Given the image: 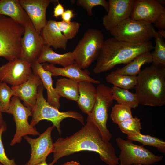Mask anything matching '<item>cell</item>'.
Here are the masks:
<instances>
[{
    "label": "cell",
    "instance_id": "obj_40",
    "mask_svg": "<svg viewBox=\"0 0 165 165\" xmlns=\"http://www.w3.org/2000/svg\"><path fill=\"white\" fill-rule=\"evenodd\" d=\"M62 165H81V164L78 162L72 161L70 162H66Z\"/></svg>",
    "mask_w": 165,
    "mask_h": 165
},
{
    "label": "cell",
    "instance_id": "obj_36",
    "mask_svg": "<svg viewBox=\"0 0 165 165\" xmlns=\"http://www.w3.org/2000/svg\"><path fill=\"white\" fill-rule=\"evenodd\" d=\"M155 26L159 29H165V10L158 17L154 23Z\"/></svg>",
    "mask_w": 165,
    "mask_h": 165
},
{
    "label": "cell",
    "instance_id": "obj_44",
    "mask_svg": "<svg viewBox=\"0 0 165 165\" xmlns=\"http://www.w3.org/2000/svg\"><path fill=\"white\" fill-rule=\"evenodd\" d=\"M2 127L7 129V125H4L0 123V130Z\"/></svg>",
    "mask_w": 165,
    "mask_h": 165
},
{
    "label": "cell",
    "instance_id": "obj_19",
    "mask_svg": "<svg viewBox=\"0 0 165 165\" xmlns=\"http://www.w3.org/2000/svg\"><path fill=\"white\" fill-rule=\"evenodd\" d=\"M40 35L44 45L55 49H66L68 40L60 31L57 21L52 19L47 21Z\"/></svg>",
    "mask_w": 165,
    "mask_h": 165
},
{
    "label": "cell",
    "instance_id": "obj_32",
    "mask_svg": "<svg viewBox=\"0 0 165 165\" xmlns=\"http://www.w3.org/2000/svg\"><path fill=\"white\" fill-rule=\"evenodd\" d=\"M58 26L63 35L68 40L75 37L81 26L80 23L76 21L66 22L57 21Z\"/></svg>",
    "mask_w": 165,
    "mask_h": 165
},
{
    "label": "cell",
    "instance_id": "obj_25",
    "mask_svg": "<svg viewBox=\"0 0 165 165\" xmlns=\"http://www.w3.org/2000/svg\"><path fill=\"white\" fill-rule=\"evenodd\" d=\"M78 83L70 79L61 78L57 79L55 88L61 97L77 102L79 96Z\"/></svg>",
    "mask_w": 165,
    "mask_h": 165
},
{
    "label": "cell",
    "instance_id": "obj_13",
    "mask_svg": "<svg viewBox=\"0 0 165 165\" xmlns=\"http://www.w3.org/2000/svg\"><path fill=\"white\" fill-rule=\"evenodd\" d=\"M55 127L53 125L49 127L36 138H31L28 135L24 137L31 148L30 157L27 163L33 165L45 161L48 155L53 152L54 143L51 133Z\"/></svg>",
    "mask_w": 165,
    "mask_h": 165
},
{
    "label": "cell",
    "instance_id": "obj_16",
    "mask_svg": "<svg viewBox=\"0 0 165 165\" xmlns=\"http://www.w3.org/2000/svg\"><path fill=\"white\" fill-rule=\"evenodd\" d=\"M165 10L163 5L157 0H136L130 18L133 20L154 24Z\"/></svg>",
    "mask_w": 165,
    "mask_h": 165
},
{
    "label": "cell",
    "instance_id": "obj_26",
    "mask_svg": "<svg viewBox=\"0 0 165 165\" xmlns=\"http://www.w3.org/2000/svg\"><path fill=\"white\" fill-rule=\"evenodd\" d=\"M111 89L113 99L116 100L117 104L125 105L131 108L135 109L138 106V100L135 93L114 86Z\"/></svg>",
    "mask_w": 165,
    "mask_h": 165
},
{
    "label": "cell",
    "instance_id": "obj_6",
    "mask_svg": "<svg viewBox=\"0 0 165 165\" xmlns=\"http://www.w3.org/2000/svg\"><path fill=\"white\" fill-rule=\"evenodd\" d=\"M104 41L100 30H87L72 52L75 63L82 69L87 68L97 59Z\"/></svg>",
    "mask_w": 165,
    "mask_h": 165
},
{
    "label": "cell",
    "instance_id": "obj_31",
    "mask_svg": "<svg viewBox=\"0 0 165 165\" xmlns=\"http://www.w3.org/2000/svg\"><path fill=\"white\" fill-rule=\"evenodd\" d=\"M118 125L121 131L127 135L141 133L140 119L136 117L128 119Z\"/></svg>",
    "mask_w": 165,
    "mask_h": 165
},
{
    "label": "cell",
    "instance_id": "obj_39",
    "mask_svg": "<svg viewBox=\"0 0 165 165\" xmlns=\"http://www.w3.org/2000/svg\"><path fill=\"white\" fill-rule=\"evenodd\" d=\"M2 111L0 105V123L4 125H7L6 122L4 120L2 115Z\"/></svg>",
    "mask_w": 165,
    "mask_h": 165
},
{
    "label": "cell",
    "instance_id": "obj_7",
    "mask_svg": "<svg viewBox=\"0 0 165 165\" xmlns=\"http://www.w3.org/2000/svg\"><path fill=\"white\" fill-rule=\"evenodd\" d=\"M96 96L91 113L88 115L86 120L97 127L103 139L109 142L112 135L107 127L108 111L113 102L111 88L103 84H99L96 87Z\"/></svg>",
    "mask_w": 165,
    "mask_h": 165
},
{
    "label": "cell",
    "instance_id": "obj_10",
    "mask_svg": "<svg viewBox=\"0 0 165 165\" xmlns=\"http://www.w3.org/2000/svg\"><path fill=\"white\" fill-rule=\"evenodd\" d=\"M6 113L13 115L16 127L15 133L10 144L11 146L20 142L22 138L26 136L40 134L28 122L29 117L32 116V110L22 104L18 97L14 96L12 97Z\"/></svg>",
    "mask_w": 165,
    "mask_h": 165
},
{
    "label": "cell",
    "instance_id": "obj_21",
    "mask_svg": "<svg viewBox=\"0 0 165 165\" xmlns=\"http://www.w3.org/2000/svg\"><path fill=\"white\" fill-rule=\"evenodd\" d=\"M78 84L79 96L77 102L80 110L88 115L91 113L95 102L96 88L88 82H80Z\"/></svg>",
    "mask_w": 165,
    "mask_h": 165
},
{
    "label": "cell",
    "instance_id": "obj_20",
    "mask_svg": "<svg viewBox=\"0 0 165 165\" xmlns=\"http://www.w3.org/2000/svg\"><path fill=\"white\" fill-rule=\"evenodd\" d=\"M33 73L38 75L41 79L43 87L46 90L47 102L51 105L59 109L61 106L60 99L61 97L53 86L51 73L45 70L42 64L37 61L31 64Z\"/></svg>",
    "mask_w": 165,
    "mask_h": 165
},
{
    "label": "cell",
    "instance_id": "obj_2",
    "mask_svg": "<svg viewBox=\"0 0 165 165\" xmlns=\"http://www.w3.org/2000/svg\"><path fill=\"white\" fill-rule=\"evenodd\" d=\"M154 48L150 41L139 44H133L114 37L104 40L94 72L99 74L113 68L119 64L127 65L142 53L150 52Z\"/></svg>",
    "mask_w": 165,
    "mask_h": 165
},
{
    "label": "cell",
    "instance_id": "obj_38",
    "mask_svg": "<svg viewBox=\"0 0 165 165\" xmlns=\"http://www.w3.org/2000/svg\"><path fill=\"white\" fill-rule=\"evenodd\" d=\"M64 11L63 6L58 2V4L54 8L53 16L56 18H58L60 16H61Z\"/></svg>",
    "mask_w": 165,
    "mask_h": 165
},
{
    "label": "cell",
    "instance_id": "obj_23",
    "mask_svg": "<svg viewBox=\"0 0 165 165\" xmlns=\"http://www.w3.org/2000/svg\"><path fill=\"white\" fill-rule=\"evenodd\" d=\"M37 61L39 63L49 62L54 65L58 64L63 67L75 62L72 52L60 54L54 52L50 47L44 45Z\"/></svg>",
    "mask_w": 165,
    "mask_h": 165
},
{
    "label": "cell",
    "instance_id": "obj_4",
    "mask_svg": "<svg viewBox=\"0 0 165 165\" xmlns=\"http://www.w3.org/2000/svg\"><path fill=\"white\" fill-rule=\"evenodd\" d=\"M24 29V26L11 18L0 15V57L9 61L20 58Z\"/></svg>",
    "mask_w": 165,
    "mask_h": 165
},
{
    "label": "cell",
    "instance_id": "obj_35",
    "mask_svg": "<svg viewBox=\"0 0 165 165\" xmlns=\"http://www.w3.org/2000/svg\"><path fill=\"white\" fill-rule=\"evenodd\" d=\"M7 129L2 127L0 130V163L3 165H17L14 159H10L6 155L2 141V135Z\"/></svg>",
    "mask_w": 165,
    "mask_h": 165
},
{
    "label": "cell",
    "instance_id": "obj_43",
    "mask_svg": "<svg viewBox=\"0 0 165 165\" xmlns=\"http://www.w3.org/2000/svg\"><path fill=\"white\" fill-rule=\"evenodd\" d=\"M157 1L160 4H161V5H164L165 1V0H157Z\"/></svg>",
    "mask_w": 165,
    "mask_h": 165
},
{
    "label": "cell",
    "instance_id": "obj_3",
    "mask_svg": "<svg viewBox=\"0 0 165 165\" xmlns=\"http://www.w3.org/2000/svg\"><path fill=\"white\" fill-rule=\"evenodd\" d=\"M134 87L139 105L161 106L165 105V66L153 64L141 70Z\"/></svg>",
    "mask_w": 165,
    "mask_h": 165
},
{
    "label": "cell",
    "instance_id": "obj_14",
    "mask_svg": "<svg viewBox=\"0 0 165 165\" xmlns=\"http://www.w3.org/2000/svg\"><path fill=\"white\" fill-rule=\"evenodd\" d=\"M107 14L102 18V24L111 31L119 23L130 17L135 0H109Z\"/></svg>",
    "mask_w": 165,
    "mask_h": 165
},
{
    "label": "cell",
    "instance_id": "obj_5",
    "mask_svg": "<svg viewBox=\"0 0 165 165\" xmlns=\"http://www.w3.org/2000/svg\"><path fill=\"white\" fill-rule=\"evenodd\" d=\"M43 90L42 85L38 87L36 102L32 109V118L30 123L31 126L35 127L42 120L50 121L57 128L61 135V123L65 119L73 118L84 125V117L78 112L74 111L61 112L51 105L45 99Z\"/></svg>",
    "mask_w": 165,
    "mask_h": 165
},
{
    "label": "cell",
    "instance_id": "obj_33",
    "mask_svg": "<svg viewBox=\"0 0 165 165\" xmlns=\"http://www.w3.org/2000/svg\"><path fill=\"white\" fill-rule=\"evenodd\" d=\"M15 95V91L4 82H0V105L2 112L6 113L11 97Z\"/></svg>",
    "mask_w": 165,
    "mask_h": 165
},
{
    "label": "cell",
    "instance_id": "obj_41",
    "mask_svg": "<svg viewBox=\"0 0 165 165\" xmlns=\"http://www.w3.org/2000/svg\"><path fill=\"white\" fill-rule=\"evenodd\" d=\"M157 32L163 38H165V31L163 29H158Z\"/></svg>",
    "mask_w": 165,
    "mask_h": 165
},
{
    "label": "cell",
    "instance_id": "obj_37",
    "mask_svg": "<svg viewBox=\"0 0 165 165\" xmlns=\"http://www.w3.org/2000/svg\"><path fill=\"white\" fill-rule=\"evenodd\" d=\"M75 14L73 10L68 9L64 11L61 16L62 21L66 22H71L72 18L75 16Z\"/></svg>",
    "mask_w": 165,
    "mask_h": 165
},
{
    "label": "cell",
    "instance_id": "obj_11",
    "mask_svg": "<svg viewBox=\"0 0 165 165\" xmlns=\"http://www.w3.org/2000/svg\"><path fill=\"white\" fill-rule=\"evenodd\" d=\"M33 73L30 63L18 58L0 67V82L17 86L26 81Z\"/></svg>",
    "mask_w": 165,
    "mask_h": 165
},
{
    "label": "cell",
    "instance_id": "obj_22",
    "mask_svg": "<svg viewBox=\"0 0 165 165\" xmlns=\"http://www.w3.org/2000/svg\"><path fill=\"white\" fill-rule=\"evenodd\" d=\"M0 15L10 17L24 26L30 20L19 0H0Z\"/></svg>",
    "mask_w": 165,
    "mask_h": 165
},
{
    "label": "cell",
    "instance_id": "obj_24",
    "mask_svg": "<svg viewBox=\"0 0 165 165\" xmlns=\"http://www.w3.org/2000/svg\"><path fill=\"white\" fill-rule=\"evenodd\" d=\"M152 62L151 53L146 52L138 55L124 66L118 68L115 71L121 74L137 76L144 64Z\"/></svg>",
    "mask_w": 165,
    "mask_h": 165
},
{
    "label": "cell",
    "instance_id": "obj_9",
    "mask_svg": "<svg viewBox=\"0 0 165 165\" xmlns=\"http://www.w3.org/2000/svg\"><path fill=\"white\" fill-rule=\"evenodd\" d=\"M116 141L121 150L118 158L122 165H151L163 158V156L156 155L143 145H135L129 140L118 137Z\"/></svg>",
    "mask_w": 165,
    "mask_h": 165
},
{
    "label": "cell",
    "instance_id": "obj_45",
    "mask_svg": "<svg viewBox=\"0 0 165 165\" xmlns=\"http://www.w3.org/2000/svg\"><path fill=\"white\" fill-rule=\"evenodd\" d=\"M122 165L120 164H119L118 165ZM141 165V164H136V165Z\"/></svg>",
    "mask_w": 165,
    "mask_h": 165
},
{
    "label": "cell",
    "instance_id": "obj_12",
    "mask_svg": "<svg viewBox=\"0 0 165 165\" xmlns=\"http://www.w3.org/2000/svg\"><path fill=\"white\" fill-rule=\"evenodd\" d=\"M21 40L20 58L30 64L37 61L44 45L40 35L35 29L30 20L24 25Z\"/></svg>",
    "mask_w": 165,
    "mask_h": 165
},
{
    "label": "cell",
    "instance_id": "obj_17",
    "mask_svg": "<svg viewBox=\"0 0 165 165\" xmlns=\"http://www.w3.org/2000/svg\"><path fill=\"white\" fill-rule=\"evenodd\" d=\"M43 68L50 72L52 76H61L72 79L79 83L81 82H88L93 84H99L100 82L90 77L89 72L86 69L82 70L75 62L66 67L60 68L54 65L44 63Z\"/></svg>",
    "mask_w": 165,
    "mask_h": 165
},
{
    "label": "cell",
    "instance_id": "obj_18",
    "mask_svg": "<svg viewBox=\"0 0 165 165\" xmlns=\"http://www.w3.org/2000/svg\"><path fill=\"white\" fill-rule=\"evenodd\" d=\"M42 85L39 76L33 73L25 82L11 88L15 92L14 96L18 97L22 100L25 106L32 110L36 102L38 88Z\"/></svg>",
    "mask_w": 165,
    "mask_h": 165
},
{
    "label": "cell",
    "instance_id": "obj_8",
    "mask_svg": "<svg viewBox=\"0 0 165 165\" xmlns=\"http://www.w3.org/2000/svg\"><path fill=\"white\" fill-rule=\"evenodd\" d=\"M156 31L152 24L133 20L130 17L110 32L116 39L137 44L149 41L154 37Z\"/></svg>",
    "mask_w": 165,
    "mask_h": 165
},
{
    "label": "cell",
    "instance_id": "obj_28",
    "mask_svg": "<svg viewBox=\"0 0 165 165\" xmlns=\"http://www.w3.org/2000/svg\"><path fill=\"white\" fill-rule=\"evenodd\" d=\"M127 140L131 141H138L142 144L143 145H148L157 148L159 151L165 153V142L156 137L144 135L140 133L127 135Z\"/></svg>",
    "mask_w": 165,
    "mask_h": 165
},
{
    "label": "cell",
    "instance_id": "obj_34",
    "mask_svg": "<svg viewBox=\"0 0 165 165\" xmlns=\"http://www.w3.org/2000/svg\"><path fill=\"white\" fill-rule=\"evenodd\" d=\"M76 4L78 6L82 7L86 11L90 16L93 15V8L95 6H101L108 12L109 4L108 1L105 0H78Z\"/></svg>",
    "mask_w": 165,
    "mask_h": 165
},
{
    "label": "cell",
    "instance_id": "obj_27",
    "mask_svg": "<svg viewBox=\"0 0 165 165\" xmlns=\"http://www.w3.org/2000/svg\"><path fill=\"white\" fill-rule=\"evenodd\" d=\"M106 82L114 86L128 90L134 88L137 83V76L123 75L111 72L106 77Z\"/></svg>",
    "mask_w": 165,
    "mask_h": 165
},
{
    "label": "cell",
    "instance_id": "obj_15",
    "mask_svg": "<svg viewBox=\"0 0 165 165\" xmlns=\"http://www.w3.org/2000/svg\"><path fill=\"white\" fill-rule=\"evenodd\" d=\"M51 0H19L28 15L35 29L39 34L47 21L46 11Z\"/></svg>",
    "mask_w": 165,
    "mask_h": 165
},
{
    "label": "cell",
    "instance_id": "obj_29",
    "mask_svg": "<svg viewBox=\"0 0 165 165\" xmlns=\"http://www.w3.org/2000/svg\"><path fill=\"white\" fill-rule=\"evenodd\" d=\"M154 37L156 45L154 51L151 53L152 64L165 66V42L163 38L157 31Z\"/></svg>",
    "mask_w": 165,
    "mask_h": 165
},
{
    "label": "cell",
    "instance_id": "obj_1",
    "mask_svg": "<svg viewBox=\"0 0 165 165\" xmlns=\"http://www.w3.org/2000/svg\"><path fill=\"white\" fill-rule=\"evenodd\" d=\"M72 135L60 137L54 142L53 159L49 165H53L60 158L76 152L86 151L99 154L101 160L108 165L119 164L115 149L109 142L105 141L97 127L90 121Z\"/></svg>",
    "mask_w": 165,
    "mask_h": 165
},
{
    "label": "cell",
    "instance_id": "obj_46",
    "mask_svg": "<svg viewBox=\"0 0 165 165\" xmlns=\"http://www.w3.org/2000/svg\"><path fill=\"white\" fill-rule=\"evenodd\" d=\"M0 165H3L2 164L0 163Z\"/></svg>",
    "mask_w": 165,
    "mask_h": 165
},
{
    "label": "cell",
    "instance_id": "obj_30",
    "mask_svg": "<svg viewBox=\"0 0 165 165\" xmlns=\"http://www.w3.org/2000/svg\"><path fill=\"white\" fill-rule=\"evenodd\" d=\"M131 108L125 105L117 104L112 108L110 117L112 122L117 124L133 117Z\"/></svg>",
    "mask_w": 165,
    "mask_h": 165
},
{
    "label": "cell",
    "instance_id": "obj_42",
    "mask_svg": "<svg viewBox=\"0 0 165 165\" xmlns=\"http://www.w3.org/2000/svg\"><path fill=\"white\" fill-rule=\"evenodd\" d=\"M24 165H30V164H29L26 163V164ZM49 165L46 162V160L45 161L39 163H38V164H35V165Z\"/></svg>",
    "mask_w": 165,
    "mask_h": 165
}]
</instances>
